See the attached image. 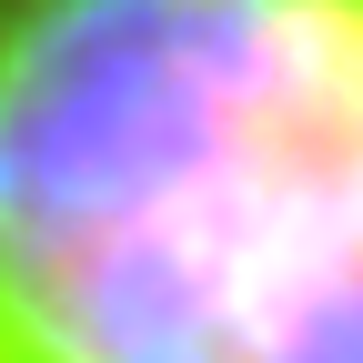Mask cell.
<instances>
[{
	"instance_id": "6da1fadb",
	"label": "cell",
	"mask_w": 363,
	"mask_h": 363,
	"mask_svg": "<svg viewBox=\"0 0 363 363\" xmlns=\"http://www.w3.org/2000/svg\"><path fill=\"white\" fill-rule=\"evenodd\" d=\"M0 363H363V0H0Z\"/></svg>"
}]
</instances>
